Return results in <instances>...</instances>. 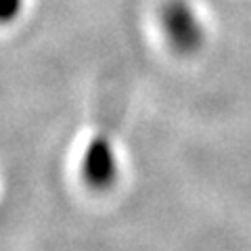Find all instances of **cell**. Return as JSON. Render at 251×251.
Returning <instances> with one entry per match:
<instances>
[{
	"mask_svg": "<svg viewBox=\"0 0 251 251\" xmlns=\"http://www.w3.org/2000/svg\"><path fill=\"white\" fill-rule=\"evenodd\" d=\"M161 25L178 52H195L203 42V25L186 0H168L163 4Z\"/></svg>",
	"mask_w": 251,
	"mask_h": 251,
	"instance_id": "1",
	"label": "cell"
},
{
	"mask_svg": "<svg viewBox=\"0 0 251 251\" xmlns=\"http://www.w3.org/2000/svg\"><path fill=\"white\" fill-rule=\"evenodd\" d=\"M23 0H0V23H9L19 15Z\"/></svg>",
	"mask_w": 251,
	"mask_h": 251,
	"instance_id": "3",
	"label": "cell"
},
{
	"mask_svg": "<svg viewBox=\"0 0 251 251\" xmlns=\"http://www.w3.org/2000/svg\"><path fill=\"white\" fill-rule=\"evenodd\" d=\"M82 176L86 184L97 191H105L117 178V161L113 153L111 138L105 134H97L86 149L82 159Z\"/></svg>",
	"mask_w": 251,
	"mask_h": 251,
	"instance_id": "2",
	"label": "cell"
}]
</instances>
